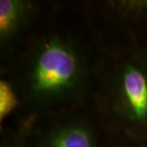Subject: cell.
I'll list each match as a JSON object with an SVG mask.
<instances>
[{
	"instance_id": "obj_1",
	"label": "cell",
	"mask_w": 147,
	"mask_h": 147,
	"mask_svg": "<svg viewBox=\"0 0 147 147\" xmlns=\"http://www.w3.org/2000/svg\"><path fill=\"white\" fill-rule=\"evenodd\" d=\"M57 7L1 74L13 79L22 100L16 119L36 120L87 106L98 45L79 4Z\"/></svg>"
},
{
	"instance_id": "obj_2",
	"label": "cell",
	"mask_w": 147,
	"mask_h": 147,
	"mask_svg": "<svg viewBox=\"0 0 147 147\" xmlns=\"http://www.w3.org/2000/svg\"><path fill=\"white\" fill-rule=\"evenodd\" d=\"M96 38L91 107L107 133L147 142V40Z\"/></svg>"
},
{
	"instance_id": "obj_3",
	"label": "cell",
	"mask_w": 147,
	"mask_h": 147,
	"mask_svg": "<svg viewBox=\"0 0 147 147\" xmlns=\"http://www.w3.org/2000/svg\"><path fill=\"white\" fill-rule=\"evenodd\" d=\"M107 132L91 105L31 120L30 147H105Z\"/></svg>"
},
{
	"instance_id": "obj_4",
	"label": "cell",
	"mask_w": 147,
	"mask_h": 147,
	"mask_svg": "<svg viewBox=\"0 0 147 147\" xmlns=\"http://www.w3.org/2000/svg\"><path fill=\"white\" fill-rule=\"evenodd\" d=\"M98 38L147 40V0H105L79 3Z\"/></svg>"
},
{
	"instance_id": "obj_5",
	"label": "cell",
	"mask_w": 147,
	"mask_h": 147,
	"mask_svg": "<svg viewBox=\"0 0 147 147\" xmlns=\"http://www.w3.org/2000/svg\"><path fill=\"white\" fill-rule=\"evenodd\" d=\"M57 3L0 0V61L5 69Z\"/></svg>"
},
{
	"instance_id": "obj_6",
	"label": "cell",
	"mask_w": 147,
	"mask_h": 147,
	"mask_svg": "<svg viewBox=\"0 0 147 147\" xmlns=\"http://www.w3.org/2000/svg\"><path fill=\"white\" fill-rule=\"evenodd\" d=\"M22 109L19 92L10 76L1 74L0 78V125L6 124L11 117H18ZM0 126V127H1Z\"/></svg>"
},
{
	"instance_id": "obj_7",
	"label": "cell",
	"mask_w": 147,
	"mask_h": 147,
	"mask_svg": "<svg viewBox=\"0 0 147 147\" xmlns=\"http://www.w3.org/2000/svg\"><path fill=\"white\" fill-rule=\"evenodd\" d=\"M31 121L16 119L13 125L0 127V147H30L29 132Z\"/></svg>"
},
{
	"instance_id": "obj_8",
	"label": "cell",
	"mask_w": 147,
	"mask_h": 147,
	"mask_svg": "<svg viewBox=\"0 0 147 147\" xmlns=\"http://www.w3.org/2000/svg\"><path fill=\"white\" fill-rule=\"evenodd\" d=\"M105 147H147V142L131 138L107 133Z\"/></svg>"
}]
</instances>
